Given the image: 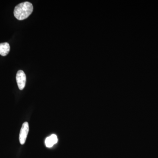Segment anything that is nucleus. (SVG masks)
<instances>
[{
  "instance_id": "obj_1",
  "label": "nucleus",
  "mask_w": 158,
  "mask_h": 158,
  "mask_svg": "<svg viewBox=\"0 0 158 158\" xmlns=\"http://www.w3.org/2000/svg\"><path fill=\"white\" fill-rule=\"evenodd\" d=\"M33 9V5L30 2H26L20 3L15 8V17L19 20L26 19L32 14Z\"/></svg>"
},
{
  "instance_id": "obj_2",
  "label": "nucleus",
  "mask_w": 158,
  "mask_h": 158,
  "mask_svg": "<svg viewBox=\"0 0 158 158\" xmlns=\"http://www.w3.org/2000/svg\"><path fill=\"white\" fill-rule=\"evenodd\" d=\"M29 131V124L27 122L24 123L20 131L19 140L21 144H25Z\"/></svg>"
},
{
  "instance_id": "obj_3",
  "label": "nucleus",
  "mask_w": 158,
  "mask_h": 158,
  "mask_svg": "<svg viewBox=\"0 0 158 158\" xmlns=\"http://www.w3.org/2000/svg\"><path fill=\"white\" fill-rule=\"evenodd\" d=\"M16 80L19 88L22 90L25 87L26 76L23 70H20L17 72L16 76Z\"/></svg>"
},
{
  "instance_id": "obj_4",
  "label": "nucleus",
  "mask_w": 158,
  "mask_h": 158,
  "mask_svg": "<svg viewBox=\"0 0 158 158\" xmlns=\"http://www.w3.org/2000/svg\"><path fill=\"white\" fill-rule=\"evenodd\" d=\"M57 142L58 138L57 136L55 135H52L46 139L45 144L47 147L51 148L52 147L54 144H56Z\"/></svg>"
},
{
  "instance_id": "obj_5",
  "label": "nucleus",
  "mask_w": 158,
  "mask_h": 158,
  "mask_svg": "<svg viewBox=\"0 0 158 158\" xmlns=\"http://www.w3.org/2000/svg\"><path fill=\"white\" fill-rule=\"evenodd\" d=\"M10 45L8 43L5 42L0 44V55L5 56H7L10 51Z\"/></svg>"
}]
</instances>
